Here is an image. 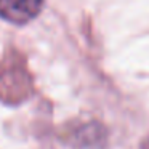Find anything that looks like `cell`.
<instances>
[{"instance_id": "6da1fadb", "label": "cell", "mask_w": 149, "mask_h": 149, "mask_svg": "<svg viewBox=\"0 0 149 149\" xmlns=\"http://www.w3.org/2000/svg\"><path fill=\"white\" fill-rule=\"evenodd\" d=\"M31 91V77L21 59H7L0 64V98L10 103L24 100Z\"/></svg>"}, {"instance_id": "7a4b0ae2", "label": "cell", "mask_w": 149, "mask_h": 149, "mask_svg": "<svg viewBox=\"0 0 149 149\" xmlns=\"http://www.w3.org/2000/svg\"><path fill=\"white\" fill-rule=\"evenodd\" d=\"M43 0H0V16L13 24H26L39 15Z\"/></svg>"}, {"instance_id": "3957f363", "label": "cell", "mask_w": 149, "mask_h": 149, "mask_svg": "<svg viewBox=\"0 0 149 149\" xmlns=\"http://www.w3.org/2000/svg\"><path fill=\"white\" fill-rule=\"evenodd\" d=\"M141 149H149V138L144 141V144H143V148H141Z\"/></svg>"}]
</instances>
